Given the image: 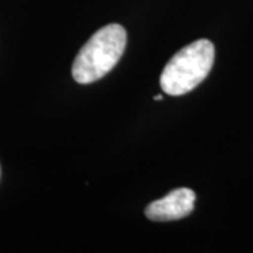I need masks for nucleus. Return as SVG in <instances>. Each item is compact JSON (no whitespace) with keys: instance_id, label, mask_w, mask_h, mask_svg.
I'll use <instances>...</instances> for the list:
<instances>
[{"instance_id":"1","label":"nucleus","mask_w":253,"mask_h":253,"mask_svg":"<svg viewBox=\"0 0 253 253\" xmlns=\"http://www.w3.org/2000/svg\"><path fill=\"white\" fill-rule=\"evenodd\" d=\"M126 33L120 24L100 28L76 55L72 76L82 84L104 78L116 66L126 51Z\"/></svg>"},{"instance_id":"2","label":"nucleus","mask_w":253,"mask_h":253,"mask_svg":"<svg viewBox=\"0 0 253 253\" xmlns=\"http://www.w3.org/2000/svg\"><path fill=\"white\" fill-rule=\"evenodd\" d=\"M215 49L211 41L199 40L180 49L166 63L161 87L170 96H181L197 87L214 65Z\"/></svg>"},{"instance_id":"3","label":"nucleus","mask_w":253,"mask_h":253,"mask_svg":"<svg viewBox=\"0 0 253 253\" xmlns=\"http://www.w3.org/2000/svg\"><path fill=\"white\" fill-rule=\"evenodd\" d=\"M196 194L190 189H176L163 199L152 201L146 210V217L152 221H176L187 217L194 208Z\"/></svg>"},{"instance_id":"4","label":"nucleus","mask_w":253,"mask_h":253,"mask_svg":"<svg viewBox=\"0 0 253 253\" xmlns=\"http://www.w3.org/2000/svg\"><path fill=\"white\" fill-rule=\"evenodd\" d=\"M154 99H155V100H158V101H159V100H162V99H163V96H162V94H158V96H155Z\"/></svg>"}]
</instances>
